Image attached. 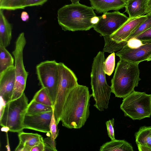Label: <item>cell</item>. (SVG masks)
<instances>
[{"instance_id": "21", "label": "cell", "mask_w": 151, "mask_h": 151, "mask_svg": "<svg viewBox=\"0 0 151 151\" xmlns=\"http://www.w3.org/2000/svg\"><path fill=\"white\" fill-rule=\"evenodd\" d=\"M14 60L6 47L0 45V73L14 65Z\"/></svg>"}, {"instance_id": "26", "label": "cell", "mask_w": 151, "mask_h": 151, "mask_svg": "<svg viewBox=\"0 0 151 151\" xmlns=\"http://www.w3.org/2000/svg\"><path fill=\"white\" fill-rule=\"evenodd\" d=\"M115 65V53H111L104 63V70L106 74L110 76L113 73Z\"/></svg>"}, {"instance_id": "1", "label": "cell", "mask_w": 151, "mask_h": 151, "mask_svg": "<svg viewBox=\"0 0 151 151\" xmlns=\"http://www.w3.org/2000/svg\"><path fill=\"white\" fill-rule=\"evenodd\" d=\"M92 96L88 88L78 84L70 92L65 100L60 121L68 129H80L85 124L89 114L90 99Z\"/></svg>"}, {"instance_id": "15", "label": "cell", "mask_w": 151, "mask_h": 151, "mask_svg": "<svg viewBox=\"0 0 151 151\" xmlns=\"http://www.w3.org/2000/svg\"><path fill=\"white\" fill-rule=\"evenodd\" d=\"M91 6L98 13H105L110 10L118 11L125 7L126 0H89Z\"/></svg>"}, {"instance_id": "36", "label": "cell", "mask_w": 151, "mask_h": 151, "mask_svg": "<svg viewBox=\"0 0 151 151\" xmlns=\"http://www.w3.org/2000/svg\"><path fill=\"white\" fill-rule=\"evenodd\" d=\"M29 18V14L27 12L23 11L22 12L21 18L22 21L24 22L27 21L28 20Z\"/></svg>"}, {"instance_id": "17", "label": "cell", "mask_w": 151, "mask_h": 151, "mask_svg": "<svg viewBox=\"0 0 151 151\" xmlns=\"http://www.w3.org/2000/svg\"><path fill=\"white\" fill-rule=\"evenodd\" d=\"M12 26L6 18L3 10L0 9V45L6 47L12 39Z\"/></svg>"}, {"instance_id": "9", "label": "cell", "mask_w": 151, "mask_h": 151, "mask_svg": "<svg viewBox=\"0 0 151 151\" xmlns=\"http://www.w3.org/2000/svg\"><path fill=\"white\" fill-rule=\"evenodd\" d=\"M26 40L24 33H20L15 42L14 50L12 52L15 61V81L11 101L20 97L24 93L29 73L25 69L23 52Z\"/></svg>"}, {"instance_id": "2", "label": "cell", "mask_w": 151, "mask_h": 151, "mask_svg": "<svg viewBox=\"0 0 151 151\" xmlns=\"http://www.w3.org/2000/svg\"><path fill=\"white\" fill-rule=\"evenodd\" d=\"M97 17L92 6L79 2L65 5L57 12L58 23L65 31L89 30L93 27Z\"/></svg>"}, {"instance_id": "6", "label": "cell", "mask_w": 151, "mask_h": 151, "mask_svg": "<svg viewBox=\"0 0 151 151\" xmlns=\"http://www.w3.org/2000/svg\"><path fill=\"white\" fill-rule=\"evenodd\" d=\"M120 106L124 115L140 120L151 115V94L134 91L123 98Z\"/></svg>"}, {"instance_id": "30", "label": "cell", "mask_w": 151, "mask_h": 151, "mask_svg": "<svg viewBox=\"0 0 151 151\" xmlns=\"http://www.w3.org/2000/svg\"><path fill=\"white\" fill-rule=\"evenodd\" d=\"M143 44V41L136 37H132L127 41L126 45L129 47L132 48L138 47Z\"/></svg>"}, {"instance_id": "8", "label": "cell", "mask_w": 151, "mask_h": 151, "mask_svg": "<svg viewBox=\"0 0 151 151\" xmlns=\"http://www.w3.org/2000/svg\"><path fill=\"white\" fill-rule=\"evenodd\" d=\"M58 63L55 60L42 62L36 66L40 85L45 88L53 106L56 99L59 76Z\"/></svg>"}, {"instance_id": "37", "label": "cell", "mask_w": 151, "mask_h": 151, "mask_svg": "<svg viewBox=\"0 0 151 151\" xmlns=\"http://www.w3.org/2000/svg\"><path fill=\"white\" fill-rule=\"evenodd\" d=\"M72 3H75L79 2L80 0H70Z\"/></svg>"}, {"instance_id": "19", "label": "cell", "mask_w": 151, "mask_h": 151, "mask_svg": "<svg viewBox=\"0 0 151 151\" xmlns=\"http://www.w3.org/2000/svg\"><path fill=\"white\" fill-rule=\"evenodd\" d=\"M99 150L109 151H133L131 144L124 140L115 139L106 142L100 147Z\"/></svg>"}, {"instance_id": "24", "label": "cell", "mask_w": 151, "mask_h": 151, "mask_svg": "<svg viewBox=\"0 0 151 151\" xmlns=\"http://www.w3.org/2000/svg\"><path fill=\"white\" fill-rule=\"evenodd\" d=\"M35 101L47 106L53 107L45 89L42 87L34 95L33 99Z\"/></svg>"}, {"instance_id": "12", "label": "cell", "mask_w": 151, "mask_h": 151, "mask_svg": "<svg viewBox=\"0 0 151 151\" xmlns=\"http://www.w3.org/2000/svg\"><path fill=\"white\" fill-rule=\"evenodd\" d=\"M53 112V109L51 111L37 114H26L23 123V128L50 133V124Z\"/></svg>"}, {"instance_id": "25", "label": "cell", "mask_w": 151, "mask_h": 151, "mask_svg": "<svg viewBox=\"0 0 151 151\" xmlns=\"http://www.w3.org/2000/svg\"><path fill=\"white\" fill-rule=\"evenodd\" d=\"M147 14V19L129 35L126 39V41L137 36L151 28V13Z\"/></svg>"}, {"instance_id": "11", "label": "cell", "mask_w": 151, "mask_h": 151, "mask_svg": "<svg viewBox=\"0 0 151 151\" xmlns=\"http://www.w3.org/2000/svg\"><path fill=\"white\" fill-rule=\"evenodd\" d=\"M142 41L143 44L137 48H131L125 45L116 55L120 59L131 63H139L147 61L151 55V40Z\"/></svg>"}, {"instance_id": "10", "label": "cell", "mask_w": 151, "mask_h": 151, "mask_svg": "<svg viewBox=\"0 0 151 151\" xmlns=\"http://www.w3.org/2000/svg\"><path fill=\"white\" fill-rule=\"evenodd\" d=\"M129 19L118 11L105 12L98 17L93 28L103 36H110L119 29Z\"/></svg>"}, {"instance_id": "31", "label": "cell", "mask_w": 151, "mask_h": 151, "mask_svg": "<svg viewBox=\"0 0 151 151\" xmlns=\"http://www.w3.org/2000/svg\"><path fill=\"white\" fill-rule=\"evenodd\" d=\"M48 0H26L25 7L41 6L46 2Z\"/></svg>"}, {"instance_id": "7", "label": "cell", "mask_w": 151, "mask_h": 151, "mask_svg": "<svg viewBox=\"0 0 151 151\" xmlns=\"http://www.w3.org/2000/svg\"><path fill=\"white\" fill-rule=\"evenodd\" d=\"M59 76L58 91L55 101L53 107L56 122L60 121L63 107L70 91L78 84L75 73L63 63H58Z\"/></svg>"}, {"instance_id": "23", "label": "cell", "mask_w": 151, "mask_h": 151, "mask_svg": "<svg viewBox=\"0 0 151 151\" xmlns=\"http://www.w3.org/2000/svg\"><path fill=\"white\" fill-rule=\"evenodd\" d=\"M26 0H0V9L14 10L24 9Z\"/></svg>"}, {"instance_id": "5", "label": "cell", "mask_w": 151, "mask_h": 151, "mask_svg": "<svg viewBox=\"0 0 151 151\" xmlns=\"http://www.w3.org/2000/svg\"><path fill=\"white\" fill-rule=\"evenodd\" d=\"M28 104V100L24 93L19 98L3 104L0 111L1 126L8 128L12 132L22 131L23 121Z\"/></svg>"}, {"instance_id": "14", "label": "cell", "mask_w": 151, "mask_h": 151, "mask_svg": "<svg viewBox=\"0 0 151 151\" xmlns=\"http://www.w3.org/2000/svg\"><path fill=\"white\" fill-rule=\"evenodd\" d=\"M148 14L128 20L117 31L110 36V39L117 43L126 41L129 35L147 18Z\"/></svg>"}, {"instance_id": "29", "label": "cell", "mask_w": 151, "mask_h": 151, "mask_svg": "<svg viewBox=\"0 0 151 151\" xmlns=\"http://www.w3.org/2000/svg\"><path fill=\"white\" fill-rule=\"evenodd\" d=\"M114 118L107 121L106 123L108 134L111 140L115 139L114 128Z\"/></svg>"}, {"instance_id": "4", "label": "cell", "mask_w": 151, "mask_h": 151, "mask_svg": "<svg viewBox=\"0 0 151 151\" xmlns=\"http://www.w3.org/2000/svg\"><path fill=\"white\" fill-rule=\"evenodd\" d=\"M104 52H99L94 58L91 73V94L95 101L94 106L99 111L108 108L111 93V86L107 84L104 70L105 60Z\"/></svg>"}, {"instance_id": "13", "label": "cell", "mask_w": 151, "mask_h": 151, "mask_svg": "<svg viewBox=\"0 0 151 151\" xmlns=\"http://www.w3.org/2000/svg\"><path fill=\"white\" fill-rule=\"evenodd\" d=\"M15 81L14 65L0 73V98L6 104L11 101Z\"/></svg>"}, {"instance_id": "35", "label": "cell", "mask_w": 151, "mask_h": 151, "mask_svg": "<svg viewBox=\"0 0 151 151\" xmlns=\"http://www.w3.org/2000/svg\"><path fill=\"white\" fill-rule=\"evenodd\" d=\"M151 13V0H147L145 14H146Z\"/></svg>"}, {"instance_id": "33", "label": "cell", "mask_w": 151, "mask_h": 151, "mask_svg": "<svg viewBox=\"0 0 151 151\" xmlns=\"http://www.w3.org/2000/svg\"><path fill=\"white\" fill-rule=\"evenodd\" d=\"M45 145L43 142H40L39 144L33 147L31 151H44Z\"/></svg>"}, {"instance_id": "39", "label": "cell", "mask_w": 151, "mask_h": 151, "mask_svg": "<svg viewBox=\"0 0 151 151\" xmlns=\"http://www.w3.org/2000/svg\"></svg>"}, {"instance_id": "27", "label": "cell", "mask_w": 151, "mask_h": 151, "mask_svg": "<svg viewBox=\"0 0 151 151\" xmlns=\"http://www.w3.org/2000/svg\"><path fill=\"white\" fill-rule=\"evenodd\" d=\"M45 151H57L56 147L55 139L53 137L50 133L47 137L44 139Z\"/></svg>"}, {"instance_id": "32", "label": "cell", "mask_w": 151, "mask_h": 151, "mask_svg": "<svg viewBox=\"0 0 151 151\" xmlns=\"http://www.w3.org/2000/svg\"><path fill=\"white\" fill-rule=\"evenodd\" d=\"M134 37L142 41L151 40V28Z\"/></svg>"}, {"instance_id": "34", "label": "cell", "mask_w": 151, "mask_h": 151, "mask_svg": "<svg viewBox=\"0 0 151 151\" xmlns=\"http://www.w3.org/2000/svg\"><path fill=\"white\" fill-rule=\"evenodd\" d=\"M138 150L140 151H151V148L147 146L137 144Z\"/></svg>"}, {"instance_id": "38", "label": "cell", "mask_w": 151, "mask_h": 151, "mask_svg": "<svg viewBox=\"0 0 151 151\" xmlns=\"http://www.w3.org/2000/svg\"><path fill=\"white\" fill-rule=\"evenodd\" d=\"M147 61H151V55L150 56V57L147 59Z\"/></svg>"}, {"instance_id": "22", "label": "cell", "mask_w": 151, "mask_h": 151, "mask_svg": "<svg viewBox=\"0 0 151 151\" xmlns=\"http://www.w3.org/2000/svg\"><path fill=\"white\" fill-rule=\"evenodd\" d=\"M53 109L52 107L37 102L32 99L28 104L26 114H37L51 111Z\"/></svg>"}, {"instance_id": "3", "label": "cell", "mask_w": 151, "mask_h": 151, "mask_svg": "<svg viewBox=\"0 0 151 151\" xmlns=\"http://www.w3.org/2000/svg\"><path fill=\"white\" fill-rule=\"evenodd\" d=\"M139 64L121 59L118 62L111 86L112 92L116 97L123 98L138 86L141 80Z\"/></svg>"}, {"instance_id": "20", "label": "cell", "mask_w": 151, "mask_h": 151, "mask_svg": "<svg viewBox=\"0 0 151 151\" xmlns=\"http://www.w3.org/2000/svg\"><path fill=\"white\" fill-rule=\"evenodd\" d=\"M137 144L147 146L151 148V126L140 127L135 134Z\"/></svg>"}, {"instance_id": "18", "label": "cell", "mask_w": 151, "mask_h": 151, "mask_svg": "<svg viewBox=\"0 0 151 151\" xmlns=\"http://www.w3.org/2000/svg\"><path fill=\"white\" fill-rule=\"evenodd\" d=\"M147 0H127L125 12L127 13L129 18L143 16L145 14Z\"/></svg>"}, {"instance_id": "28", "label": "cell", "mask_w": 151, "mask_h": 151, "mask_svg": "<svg viewBox=\"0 0 151 151\" xmlns=\"http://www.w3.org/2000/svg\"><path fill=\"white\" fill-rule=\"evenodd\" d=\"M50 133L55 139L58 135L59 131L54 115L53 110L51 121L50 124Z\"/></svg>"}, {"instance_id": "16", "label": "cell", "mask_w": 151, "mask_h": 151, "mask_svg": "<svg viewBox=\"0 0 151 151\" xmlns=\"http://www.w3.org/2000/svg\"><path fill=\"white\" fill-rule=\"evenodd\" d=\"M18 137L19 142L16 151H31L33 147L44 141L42 136L37 133L22 131L18 133Z\"/></svg>"}]
</instances>
